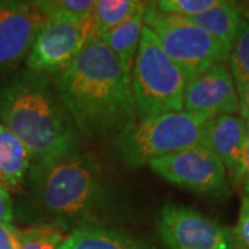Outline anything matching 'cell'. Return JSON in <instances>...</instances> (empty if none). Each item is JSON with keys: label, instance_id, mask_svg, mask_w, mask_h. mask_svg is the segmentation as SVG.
<instances>
[{"label": "cell", "instance_id": "9a60e30c", "mask_svg": "<svg viewBox=\"0 0 249 249\" xmlns=\"http://www.w3.org/2000/svg\"><path fill=\"white\" fill-rule=\"evenodd\" d=\"M58 249H147L139 241L119 230L103 226L75 229L65 237Z\"/></svg>", "mask_w": 249, "mask_h": 249}, {"label": "cell", "instance_id": "9c48e42d", "mask_svg": "<svg viewBox=\"0 0 249 249\" xmlns=\"http://www.w3.org/2000/svg\"><path fill=\"white\" fill-rule=\"evenodd\" d=\"M158 231L169 249H237L232 231L183 205L166 204L162 208Z\"/></svg>", "mask_w": 249, "mask_h": 249}, {"label": "cell", "instance_id": "603a6c76", "mask_svg": "<svg viewBox=\"0 0 249 249\" xmlns=\"http://www.w3.org/2000/svg\"><path fill=\"white\" fill-rule=\"evenodd\" d=\"M0 249H19V230L11 223L0 222Z\"/></svg>", "mask_w": 249, "mask_h": 249}, {"label": "cell", "instance_id": "ac0fdd59", "mask_svg": "<svg viewBox=\"0 0 249 249\" xmlns=\"http://www.w3.org/2000/svg\"><path fill=\"white\" fill-rule=\"evenodd\" d=\"M229 68L235 83L237 93L249 86V22L245 18H242L238 35L230 50Z\"/></svg>", "mask_w": 249, "mask_h": 249}, {"label": "cell", "instance_id": "4316f807", "mask_svg": "<svg viewBox=\"0 0 249 249\" xmlns=\"http://www.w3.org/2000/svg\"><path fill=\"white\" fill-rule=\"evenodd\" d=\"M245 17H247V21L249 22V13H245Z\"/></svg>", "mask_w": 249, "mask_h": 249}, {"label": "cell", "instance_id": "8992f818", "mask_svg": "<svg viewBox=\"0 0 249 249\" xmlns=\"http://www.w3.org/2000/svg\"><path fill=\"white\" fill-rule=\"evenodd\" d=\"M144 27L190 82L217 62H227L230 50L190 19L162 13L147 3Z\"/></svg>", "mask_w": 249, "mask_h": 249}, {"label": "cell", "instance_id": "5b68a950", "mask_svg": "<svg viewBox=\"0 0 249 249\" xmlns=\"http://www.w3.org/2000/svg\"><path fill=\"white\" fill-rule=\"evenodd\" d=\"M211 118L178 111L142 119L116 140V152L130 166L148 165L154 160L202 144L205 124Z\"/></svg>", "mask_w": 249, "mask_h": 249}, {"label": "cell", "instance_id": "7a4b0ae2", "mask_svg": "<svg viewBox=\"0 0 249 249\" xmlns=\"http://www.w3.org/2000/svg\"><path fill=\"white\" fill-rule=\"evenodd\" d=\"M25 181L29 205L46 223L96 226L109 209L111 191L103 170L90 154L80 150L32 162Z\"/></svg>", "mask_w": 249, "mask_h": 249}, {"label": "cell", "instance_id": "7c38bea8", "mask_svg": "<svg viewBox=\"0 0 249 249\" xmlns=\"http://www.w3.org/2000/svg\"><path fill=\"white\" fill-rule=\"evenodd\" d=\"M247 122L237 114L212 116L204 127L202 144L222 160L229 181L237 184L247 139Z\"/></svg>", "mask_w": 249, "mask_h": 249}, {"label": "cell", "instance_id": "d4e9b609", "mask_svg": "<svg viewBox=\"0 0 249 249\" xmlns=\"http://www.w3.org/2000/svg\"><path fill=\"white\" fill-rule=\"evenodd\" d=\"M14 219V202L9 190L0 183V222L11 223Z\"/></svg>", "mask_w": 249, "mask_h": 249}, {"label": "cell", "instance_id": "5bb4252c", "mask_svg": "<svg viewBox=\"0 0 249 249\" xmlns=\"http://www.w3.org/2000/svg\"><path fill=\"white\" fill-rule=\"evenodd\" d=\"M187 19L194 22L201 29H204L206 34H209L229 50H231L232 43L240 31L242 14L240 4L234 1L220 0L212 9Z\"/></svg>", "mask_w": 249, "mask_h": 249}, {"label": "cell", "instance_id": "52a82bcc", "mask_svg": "<svg viewBox=\"0 0 249 249\" xmlns=\"http://www.w3.org/2000/svg\"><path fill=\"white\" fill-rule=\"evenodd\" d=\"M93 39V14L49 18L28 54L25 68L54 78L67 70Z\"/></svg>", "mask_w": 249, "mask_h": 249}, {"label": "cell", "instance_id": "2e32d148", "mask_svg": "<svg viewBox=\"0 0 249 249\" xmlns=\"http://www.w3.org/2000/svg\"><path fill=\"white\" fill-rule=\"evenodd\" d=\"M147 3L142 9L137 10L132 17L115 29L107 32L98 37L103 43L111 49V52L124 64V67L132 73L134 60L139 52V45L142 40V28H144V14Z\"/></svg>", "mask_w": 249, "mask_h": 249}, {"label": "cell", "instance_id": "277c9868", "mask_svg": "<svg viewBox=\"0 0 249 249\" xmlns=\"http://www.w3.org/2000/svg\"><path fill=\"white\" fill-rule=\"evenodd\" d=\"M186 75L170 60L147 27L132 70V93L139 121L183 111Z\"/></svg>", "mask_w": 249, "mask_h": 249}, {"label": "cell", "instance_id": "30bf717a", "mask_svg": "<svg viewBox=\"0 0 249 249\" xmlns=\"http://www.w3.org/2000/svg\"><path fill=\"white\" fill-rule=\"evenodd\" d=\"M47 21L36 1L0 0V75H10L27 60Z\"/></svg>", "mask_w": 249, "mask_h": 249}, {"label": "cell", "instance_id": "8fae6325", "mask_svg": "<svg viewBox=\"0 0 249 249\" xmlns=\"http://www.w3.org/2000/svg\"><path fill=\"white\" fill-rule=\"evenodd\" d=\"M183 111L209 116L240 112L237 88L227 62H217L187 83Z\"/></svg>", "mask_w": 249, "mask_h": 249}, {"label": "cell", "instance_id": "cb8c5ba5", "mask_svg": "<svg viewBox=\"0 0 249 249\" xmlns=\"http://www.w3.org/2000/svg\"><path fill=\"white\" fill-rule=\"evenodd\" d=\"M247 139L242 152V160H241V169L238 175V180L235 186H240L244 190V196H249V124H247Z\"/></svg>", "mask_w": 249, "mask_h": 249}, {"label": "cell", "instance_id": "7402d4cb", "mask_svg": "<svg viewBox=\"0 0 249 249\" xmlns=\"http://www.w3.org/2000/svg\"><path fill=\"white\" fill-rule=\"evenodd\" d=\"M237 249H249V196H242L238 222L232 230Z\"/></svg>", "mask_w": 249, "mask_h": 249}, {"label": "cell", "instance_id": "ffe728a7", "mask_svg": "<svg viewBox=\"0 0 249 249\" xmlns=\"http://www.w3.org/2000/svg\"><path fill=\"white\" fill-rule=\"evenodd\" d=\"M36 4L47 19L54 17H86L93 14L96 0H36Z\"/></svg>", "mask_w": 249, "mask_h": 249}, {"label": "cell", "instance_id": "ba28073f", "mask_svg": "<svg viewBox=\"0 0 249 249\" xmlns=\"http://www.w3.org/2000/svg\"><path fill=\"white\" fill-rule=\"evenodd\" d=\"M148 166L166 181L194 193L212 196L229 193L224 165L204 144L151 160Z\"/></svg>", "mask_w": 249, "mask_h": 249}, {"label": "cell", "instance_id": "3957f363", "mask_svg": "<svg viewBox=\"0 0 249 249\" xmlns=\"http://www.w3.org/2000/svg\"><path fill=\"white\" fill-rule=\"evenodd\" d=\"M0 124L29 148L34 160L80 150V136L50 76L17 70L0 82Z\"/></svg>", "mask_w": 249, "mask_h": 249}, {"label": "cell", "instance_id": "6da1fadb", "mask_svg": "<svg viewBox=\"0 0 249 249\" xmlns=\"http://www.w3.org/2000/svg\"><path fill=\"white\" fill-rule=\"evenodd\" d=\"M53 83L80 136L116 142L139 122L132 73L100 39H93Z\"/></svg>", "mask_w": 249, "mask_h": 249}, {"label": "cell", "instance_id": "d6986e66", "mask_svg": "<svg viewBox=\"0 0 249 249\" xmlns=\"http://www.w3.org/2000/svg\"><path fill=\"white\" fill-rule=\"evenodd\" d=\"M65 237V227L42 223L19 231V249H58Z\"/></svg>", "mask_w": 249, "mask_h": 249}, {"label": "cell", "instance_id": "44dd1931", "mask_svg": "<svg viewBox=\"0 0 249 249\" xmlns=\"http://www.w3.org/2000/svg\"><path fill=\"white\" fill-rule=\"evenodd\" d=\"M219 1L220 0H160L152 1V4L162 13L183 18H193L214 7Z\"/></svg>", "mask_w": 249, "mask_h": 249}, {"label": "cell", "instance_id": "484cf974", "mask_svg": "<svg viewBox=\"0 0 249 249\" xmlns=\"http://www.w3.org/2000/svg\"><path fill=\"white\" fill-rule=\"evenodd\" d=\"M238 100H240L241 116L247 124H249V86L238 91Z\"/></svg>", "mask_w": 249, "mask_h": 249}, {"label": "cell", "instance_id": "e0dca14e", "mask_svg": "<svg viewBox=\"0 0 249 249\" xmlns=\"http://www.w3.org/2000/svg\"><path fill=\"white\" fill-rule=\"evenodd\" d=\"M144 4L145 1L137 0H96L93 10L96 39L124 24Z\"/></svg>", "mask_w": 249, "mask_h": 249}, {"label": "cell", "instance_id": "4fadbf2b", "mask_svg": "<svg viewBox=\"0 0 249 249\" xmlns=\"http://www.w3.org/2000/svg\"><path fill=\"white\" fill-rule=\"evenodd\" d=\"M34 157L27 145L0 124V183L16 191L27 178Z\"/></svg>", "mask_w": 249, "mask_h": 249}]
</instances>
